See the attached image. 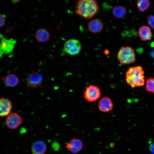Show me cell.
Returning <instances> with one entry per match:
<instances>
[{
  "instance_id": "9c48e42d",
  "label": "cell",
  "mask_w": 154,
  "mask_h": 154,
  "mask_svg": "<svg viewBox=\"0 0 154 154\" xmlns=\"http://www.w3.org/2000/svg\"><path fill=\"white\" fill-rule=\"evenodd\" d=\"M84 146L82 140L76 137H74L70 140L66 145L68 150L74 153H76L80 152Z\"/></svg>"
},
{
  "instance_id": "52a82bcc",
  "label": "cell",
  "mask_w": 154,
  "mask_h": 154,
  "mask_svg": "<svg viewBox=\"0 0 154 154\" xmlns=\"http://www.w3.org/2000/svg\"><path fill=\"white\" fill-rule=\"evenodd\" d=\"M43 77L42 75L38 72H33L30 74L26 79V83L28 86L35 88L40 86L42 84Z\"/></svg>"
},
{
  "instance_id": "30bf717a",
  "label": "cell",
  "mask_w": 154,
  "mask_h": 154,
  "mask_svg": "<svg viewBox=\"0 0 154 154\" xmlns=\"http://www.w3.org/2000/svg\"><path fill=\"white\" fill-rule=\"evenodd\" d=\"M12 108L11 102L7 99L0 98V117L8 116L11 112Z\"/></svg>"
},
{
  "instance_id": "7a4b0ae2",
  "label": "cell",
  "mask_w": 154,
  "mask_h": 154,
  "mask_svg": "<svg viewBox=\"0 0 154 154\" xmlns=\"http://www.w3.org/2000/svg\"><path fill=\"white\" fill-rule=\"evenodd\" d=\"M144 74L143 68L141 66L131 67L126 73V82L132 88L142 86L145 83Z\"/></svg>"
},
{
  "instance_id": "603a6c76",
  "label": "cell",
  "mask_w": 154,
  "mask_h": 154,
  "mask_svg": "<svg viewBox=\"0 0 154 154\" xmlns=\"http://www.w3.org/2000/svg\"><path fill=\"white\" fill-rule=\"evenodd\" d=\"M3 38V35L1 34H0V44Z\"/></svg>"
},
{
  "instance_id": "ba28073f",
  "label": "cell",
  "mask_w": 154,
  "mask_h": 154,
  "mask_svg": "<svg viewBox=\"0 0 154 154\" xmlns=\"http://www.w3.org/2000/svg\"><path fill=\"white\" fill-rule=\"evenodd\" d=\"M22 122V119L18 114L15 112L10 113L6 120L7 126L12 129H15L20 125Z\"/></svg>"
},
{
  "instance_id": "5b68a950",
  "label": "cell",
  "mask_w": 154,
  "mask_h": 154,
  "mask_svg": "<svg viewBox=\"0 0 154 154\" xmlns=\"http://www.w3.org/2000/svg\"><path fill=\"white\" fill-rule=\"evenodd\" d=\"M101 92L100 89L97 86L90 85L87 86L84 92V97L88 102L96 101L100 98Z\"/></svg>"
},
{
  "instance_id": "6da1fadb",
  "label": "cell",
  "mask_w": 154,
  "mask_h": 154,
  "mask_svg": "<svg viewBox=\"0 0 154 154\" xmlns=\"http://www.w3.org/2000/svg\"><path fill=\"white\" fill-rule=\"evenodd\" d=\"M99 7L96 1L80 0L75 4V12L81 17L90 19L98 12Z\"/></svg>"
},
{
  "instance_id": "7402d4cb",
  "label": "cell",
  "mask_w": 154,
  "mask_h": 154,
  "mask_svg": "<svg viewBox=\"0 0 154 154\" xmlns=\"http://www.w3.org/2000/svg\"><path fill=\"white\" fill-rule=\"evenodd\" d=\"M149 148L151 153L152 154H154V143L150 145Z\"/></svg>"
},
{
  "instance_id": "44dd1931",
  "label": "cell",
  "mask_w": 154,
  "mask_h": 154,
  "mask_svg": "<svg viewBox=\"0 0 154 154\" xmlns=\"http://www.w3.org/2000/svg\"><path fill=\"white\" fill-rule=\"evenodd\" d=\"M5 19L3 15L0 14V28L2 27L5 25Z\"/></svg>"
},
{
  "instance_id": "2e32d148",
  "label": "cell",
  "mask_w": 154,
  "mask_h": 154,
  "mask_svg": "<svg viewBox=\"0 0 154 154\" xmlns=\"http://www.w3.org/2000/svg\"><path fill=\"white\" fill-rule=\"evenodd\" d=\"M45 144L41 141H38L34 143L31 147L33 154H44L46 150Z\"/></svg>"
},
{
  "instance_id": "8fae6325",
  "label": "cell",
  "mask_w": 154,
  "mask_h": 154,
  "mask_svg": "<svg viewBox=\"0 0 154 154\" xmlns=\"http://www.w3.org/2000/svg\"><path fill=\"white\" fill-rule=\"evenodd\" d=\"M89 30L93 33L101 32L104 28V24L102 21L98 19H94L90 21L88 24Z\"/></svg>"
},
{
  "instance_id": "d6986e66",
  "label": "cell",
  "mask_w": 154,
  "mask_h": 154,
  "mask_svg": "<svg viewBox=\"0 0 154 154\" xmlns=\"http://www.w3.org/2000/svg\"><path fill=\"white\" fill-rule=\"evenodd\" d=\"M137 5L139 10L141 11L146 10L151 5L148 0H138L137 2Z\"/></svg>"
},
{
  "instance_id": "7c38bea8",
  "label": "cell",
  "mask_w": 154,
  "mask_h": 154,
  "mask_svg": "<svg viewBox=\"0 0 154 154\" xmlns=\"http://www.w3.org/2000/svg\"><path fill=\"white\" fill-rule=\"evenodd\" d=\"M36 40L40 43H44L48 41L50 38V33L49 31L45 28H41L38 29L35 34Z\"/></svg>"
},
{
  "instance_id": "ffe728a7",
  "label": "cell",
  "mask_w": 154,
  "mask_h": 154,
  "mask_svg": "<svg viewBox=\"0 0 154 154\" xmlns=\"http://www.w3.org/2000/svg\"><path fill=\"white\" fill-rule=\"evenodd\" d=\"M147 20L149 25L152 29H154V15H150L147 18Z\"/></svg>"
},
{
  "instance_id": "e0dca14e",
  "label": "cell",
  "mask_w": 154,
  "mask_h": 154,
  "mask_svg": "<svg viewBox=\"0 0 154 154\" xmlns=\"http://www.w3.org/2000/svg\"><path fill=\"white\" fill-rule=\"evenodd\" d=\"M113 15L116 18H121L126 13V8L123 6L119 5L114 7L112 9Z\"/></svg>"
},
{
  "instance_id": "277c9868",
  "label": "cell",
  "mask_w": 154,
  "mask_h": 154,
  "mask_svg": "<svg viewBox=\"0 0 154 154\" xmlns=\"http://www.w3.org/2000/svg\"><path fill=\"white\" fill-rule=\"evenodd\" d=\"M82 48L81 44L78 39H70L64 44V48L65 52L70 55L73 56L78 54Z\"/></svg>"
},
{
  "instance_id": "8992f818",
  "label": "cell",
  "mask_w": 154,
  "mask_h": 154,
  "mask_svg": "<svg viewBox=\"0 0 154 154\" xmlns=\"http://www.w3.org/2000/svg\"><path fill=\"white\" fill-rule=\"evenodd\" d=\"M16 43V41L14 39L3 38L0 44V56L4 54L12 52Z\"/></svg>"
},
{
  "instance_id": "5bb4252c",
  "label": "cell",
  "mask_w": 154,
  "mask_h": 154,
  "mask_svg": "<svg viewBox=\"0 0 154 154\" xmlns=\"http://www.w3.org/2000/svg\"><path fill=\"white\" fill-rule=\"evenodd\" d=\"M138 33L141 39L143 41L150 40L153 35L150 27L145 25L139 28Z\"/></svg>"
},
{
  "instance_id": "ac0fdd59",
  "label": "cell",
  "mask_w": 154,
  "mask_h": 154,
  "mask_svg": "<svg viewBox=\"0 0 154 154\" xmlns=\"http://www.w3.org/2000/svg\"><path fill=\"white\" fill-rule=\"evenodd\" d=\"M145 83V91L154 94V78L152 77L147 78Z\"/></svg>"
},
{
  "instance_id": "4fadbf2b",
  "label": "cell",
  "mask_w": 154,
  "mask_h": 154,
  "mask_svg": "<svg viewBox=\"0 0 154 154\" xmlns=\"http://www.w3.org/2000/svg\"><path fill=\"white\" fill-rule=\"evenodd\" d=\"M113 107V102L111 100L107 97L102 98L100 101L98 108L99 110L103 112H107L111 111Z\"/></svg>"
},
{
  "instance_id": "9a60e30c",
  "label": "cell",
  "mask_w": 154,
  "mask_h": 154,
  "mask_svg": "<svg viewBox=\"0 0 154 154\" xmlns=\"http://www.w3.org/2000/svg\"><path fill=\"white\" fill-rule=\"evenodd\" d=\"M4 84L9 87H14L19 83V79L18 77L13 74H8L1 78Z\"/></svg>"
},
{
  "instance_id": "3957f363",
  "label": "cell",
  "mask_w": 154,
  "mask_h": 154,
  "mask_svg": "<svg viewBox=\"0 0 154 154\" xmlns=\"http://www.w3.org/2000/svg\"><path fill=\"white\" fill-rule=\"evenodd\" d=\"M117 59L120 64L124 65L134 62L136 57L134 49L129 46H122L117 52Z\"/></svg>"
}]
</instances>
